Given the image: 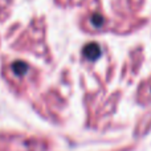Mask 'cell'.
<instances>
[{
    "mask_svg": "<svg viewBox=\"0 0 151 151\" xmlns=\"http://www.w3.org/2000/svg\"><path fill=\"white\" fill-rule=\"evenodd\" d=\"M83 56H85L88 60H97V58L101 56V48L97 44H88L83 48Z\"/></svg>",
    "mask_w": 151,
    "mask_h": 151,
    "instance_id": "cell-1",
    "label": "cell"
},
{
    "mask_svg": "<svg viewBox=\"0 0 151 151\" xmlns=\"http://www.w3.org/2000/svg\"><path fill=\"white\" fill-rule=\"evenodd\" d=\"M28 69L29 66L24 61H15V64H12V70L16 76H24L28 72Z\"/></svg>",
    "mask_w": 151,
    "mask_h": 151,
    "instance_id": "cell-2",
    "label": "cell"
},
{
    "mask_svg": "<svg viewBox=\"0 0 151 151\" xmlns=\"http://www.w3.org/2000/svg\"><path fill=\"white\" fill-rule=\"evenodd\" d=\"M91 24H93V27H96V28H99V27H102V24H104V17L99 15H93V17H91Z\"/></svg>",
    "mask_w": 151,
    "mask_h": 151,
    "instance_id": "cell-3",
    "label": "cell"
}]
</instances>
